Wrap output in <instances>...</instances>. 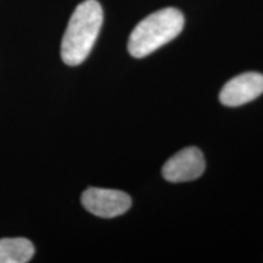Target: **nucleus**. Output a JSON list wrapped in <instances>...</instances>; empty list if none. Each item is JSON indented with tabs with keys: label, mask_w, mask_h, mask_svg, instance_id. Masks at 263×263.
I'll list each match as a JSON object with an SVG mask.
<instances>
[{
	"label": "nucleus",
	"mask_w": 263,
	"mask_h": 263,
	"mask_svg": "<svg viewBox=\"0 0 263 263\" xmlns=\"http://www.w3.org/2000/svg\"><path fill=\"white\" fill-rule=\"evenodd\" d=\"M34 255V246L28 239H0V263H26Z\"/></svg>",
	"instance_id": "nucleus-6"
},
{
	"label": "nucleus",
	"mask_w": 263,
	"mask_h": 263,
	"mask_svg": "<svg viewBox=\"0 0 263 263\" xmlns=\"http://www.w3.org/2000/svg\"><path fill=\"white\" fill-rule=\"evenodd\" d=\"M205 167V157L201 151L190 146L178 151L166 161L162 167V176L172 183L190 182L201 177Z\"/></svg>",
	"instance_id": "nucleus-4"
},
{
	"label": "nucleus",
	"mask_w": 263,
	"mask_h": 263,
	"mask_svg": "<svg viewBox=\"0 0 263 263\" xmlns=\"http://www.w3.org/2000/svg\"><path fill=\"white\" fill-rule=\"evenodd\" d=\"M263 93V74L246 72L227 82L219 93V101L229 107L241 106Z\"/></svg>",
	"instance_id": "nucleus-5"
},
{
	"label": "nucleus",
	"mask_w": 263,
	"mask_h": 263,
	"mask_svg": "<svg viewBox=\"0 0 263 263\" xmlns=\"http://www.w3.org/2000/svg\"><path fill=\"white\" fill-rule=\"evenodd\" d=\"M104 14L97 0H85L76 8L61 42V58L66 65H81L97 42Z\"/></svg>",
	"instance_id": "nucleus-1"
},
{
	"label": "nucleus",
	"mask_w": 263,
	"mask_h": 263,
	"mask_svg": "<svg viewBox=\"0 0 263 263\" xmlns=\"http://www.w3.org/2000/svg\"><path fill=\"white\" fill-rule=\"evenodd\" d=\"M82 203L88 212L101 218H115L126 213L132 206L128 194L115 189L89 188L82 194Z\"/></svg>",
	"instance_id": "nucleus-3"
},
{
	"label": "nucleus",
	"mask_w": 263,
	"mask_h": 263,
	"mask_svg": "<svg viewBox=\"0 0 263 263\" xmlns=\"http://www.w3.org/2000/svg\"><path fill=\"white\" fill-rule=\"evenodd\" d=\"M184 27V16L178 9L166 8L141 20L130 33L128 51L141 59L178 37Z\"/></svg>",
	"instance_id": "nucleus-2"
}]
</instances>
